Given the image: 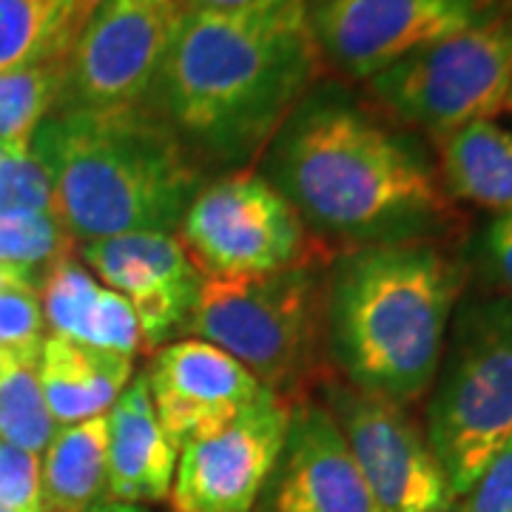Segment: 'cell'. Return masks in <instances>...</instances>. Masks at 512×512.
<instances>
[{
    "label": "cell",
    "instance_id": "cell-28",
    "mask_svg": "<svg viewBox=\"0 0 512 512\" xmlns=\"http://www.w3.org/2000/svg\"><path fill=\"white\" fill-rule=\"evenodd\" d=\"M453 512H512V439L484 467Z\"/></svg>",
    "mask_w": 512,
    "mask_h": 512
},
{
    "label": "cell",
    "instance_id": "cell-4",
    "mask_svg": "<svg viewBox=\"0 0 512 512\" xmlns=\"http://www.w3.org/2000/svg\"><path fill=\"white\" fill-rule=\"evenodd\" d=\"M74 242L177 234L205 171L148 109L55 111L32 140Z\"/></svg>",
    "mask_w": 512,
    "mask_h": 512
},
{
    "label": "cell",
    "instance_id": "cell-20",
    "mask_svg": "<svg viewBox=\"0 0 512 512\" xmlns=\"http://www.w3.org/2000/svg\"><path fill=\"white\" fill-rule=\"evenodd\" d=\"M106 416L60 427L40 461V512H92L106 487Z\"/></svg>",
    "mask_w": 512,
    "mask_h": 512
},
{
    "label": "cell",
    "instance_id": "cell-30",
    "mask_svg": "<svg viewBox=\"0 0 512 512\" xmlns=\"http://www.w3.org/2000/svg\"><path fill=\"white\" fill-rule=\"evenodd\" d=\"M265 3L271 0H183L185 12H242Z\"/></svg>",
    "mask_w": 512,
    "mask_h": 512
},
{
    "label": "cell",
    "instance_id": "cell-3",
    "mask_svg": "<svg viewBox=\"0 0 512 512\" xmlns=\"http://www.w3.org/2000/svg\"><path fill=\"white\" fill-rule=\"evenodd\" d=\"M461 291V265L433 239L342 251L330 265V362L365 393L416 404L433 387Z\"/></svg>",
    "mask_w": 512,
    "mask_h": 512
},
{
    "label": "cell",
    "instance_id": "cell-10",
    "mask_svg": "<svg viewBox=\"0 0 512 512\" xmlns=\"http://www.w3.org/2000/svg\"><path fill=\"white\" fill-rule=\"evenodd\" d=\"M325 407L382 512H453L456 495L402 404L328 379Z\"/></svg>",
    "mask_w": 512,
    "mask_h": 512
},
{
    "label": "cell",
    "instance_id": "cell-29",
    "mask_svg": "<svg viewBox=\"0 0 512 512\" xmlns=\"http://www.w3.org/2000/svg\"><path fill=\"white\" fill-rule=\"evenodd\" d=\"M487 265L493 271L495 282L512 296V214H504L487 228V242H484Z\"/></svg>",
    "mask_w": 512,
    "mask_h": 512
},
{
    "label": "cell",
    "instance_id": "cell-19",
    "mask_svg": "<svg viewBox=\"0 0 512 512\" xmlns=\"http://www.w3.org/2000/svg\"><path fill=\"white\" fill-rule=\"evenodd\" d=\"M441 183L458 200L512 214V131L478 120L441 137Z\"/></svg>",
    "mask_w": 512,
    "mask_h": 512
},
{
    "label": "cell",
    "instance_id": "cell-27",
    "mask_svg": "<svg viewBox=\"0 0 512 512\" xmlns=\"http://www.w3.org/2000/svg\"><path fill=\"white\" fill-rule=\"evenodd\" d=\"M0 504L12 512H40V456L0 441Z\"/></svg>",
    "mask_w": 512,
    "mask_h": 512
},
{
    "label": "cell",
    "instance_id": "cell-13",
    "mask_svg": "<svg viewBox=\"0 0 512 512\" xmlns=\"http://www.w3.org/2000/svg\"><path fill=\"white\" fill-rule=\"evenodd\" d=\"M80 259L131 305L143 345L165 348L188 333L205 276L185 254L177 234H128L83 242Z\"/></svg>",
    "mask_w": 512,
    "mask_h": 512
},
{
    "label": "cell",
    "instance_id": "cell-11",
    "mask_svg": "<svg viewBox=\"0 0 512 512\" xmlns=\"http://www.w3.org/2000/svg\"><path fill=\"white\" fill-rule=\"evenodd\" d=\"M504 0H308L319 55L350 80H370L456 35Z\"/></svg>",
    "mask_w": 512,
    "mask_h": 512
},
{
    "label": "cell",
    "instance_id": "cell-12",
    "mask_svg": "<svg viewBox=\"0 0 512 512\" xmlns=\"http://www.w3.org/2000/svg\"><path fill=\"white\" fill-rule=\"evenodd\" d=\"M293 404L262 390L251 407L211 436L180 447L174 512H254L282 456Z\"/></svg>",
    "mask_w": 512,
    "mask_h": 512
},
{
    "label": "cell",
    "instance_id": "cell-17",
    "mask_svg": "<svg viewBox=\"0 0 512 512\" xmlns=\"http://www.w3.org/2000/svg\"><path fill=\"white\" fill-rule=\"evenodd\" d=\"M46 328L86 348L137 356L143 348L140 322L126 299L94 282L92 271L77 259H60L40 288Z\"/></svg>",
    "mask_w": 512,
    "mask_h": 512
},
{
    "label": "cell",
    "instance_id": "cell-24",
    "mask_svg": "<svg viewBox=\"0 0 512 512\" xmlns=\"http://www.w3.org/2000/svg\"><path fill=\"white\" fill-rule=\"evenodd\" d=\"M72 254L74 239L55 211L0 217V265L35 291L57 262Z\"/></svg>",
    "mask_w": 512,
    "mask_h": 512
},
{
    "label": "cell",
    "instance_id": "cell-16",
    "mask_svg": "<svg viewBox=\"0 0 512 512\" xmlns=\"http://www.w3.org/2000/svg\"><path fill=\"white\" fill-rule=\"evenodd\" d=\"M106 490L117 504H151L171 493L180 450L165 436L146 376H134L106 413Z\"/></svg>",
    "mask_w": 512,
    "mask_h": 512
},
{
    "label": "cell",
    "instance_id": "cell-9",
    "mask_svg": "<svg viewBox=\"0 0 512 512\" xmlns=\"http://www.w3.org/2000/svg\"><path fill=\"white\" fill-rule=\"evenodd\" d=\"M183 15V0H100L69 55L60 109H146Z\"/></svg>",
    "mask_w": 512,
    "mask_h": 512
},
{
    "label": "cell",
    "instance_id": "cell-15",
    "mask_svg": "<svg viewBox=\"0 0 512 512\" xmlns=\"http://www.w3.org/2000/svg\"><path fill=\"white\" fill-rule=\"evenodd\" d=\"M259 512H382L322 402L291 410L282 456L256 501Z\"/></svg>",
    "mask_w": 512,
    "mask_h": 512
},
{
    "label": "cell",
    "instance_id": "cell-18",
    "mask_svg": "<svg viewBox=\"0 0 512 512\" xmlns=\"http://www.w3.org/2000/svg\"><path fill=\"white\" fill-rule=\"evenodd\" d=\"M134 359L86 348L49 333L37 356V379L57 427L106 416L134 379Z\"/></svg>",
    "mask_w": 512,
    "mask_h": 512
},
{
    "label": "cell",
    "instance_id": "cell-26",
    "mask_svg": "<svg viewBox=\"0 0 512 512\" xmlns=\"http://www.w3.org/2000/svg\"><path fill=\"white\" fill-rule=\"evenodd\" d=\"M46 339V316L40 305V291L15 282L0 293V353L40 356Z\"/></svg>",
    "mask_w": 512,
    "mask_h": 512
},
{
    "label": "cell",
    "instance_id": "cell-21",
    "mask_svg": "<svg viewBox=\"0 0 512 512\" xmlns=\"http://www.w3.org/2000/svg\"><path fill=\"white\" fill-rule=\"evenodd\" d=\"M100 0H0V72L66 60Z\"/></svg>",
    "mask_w": 512,
    "mask_h": 512
},
{
    "label": "cell",
    "instance_id": "cell-5",
    "mask_svg": "<svg viewBox=\"0 0 512 512\" xmlns=\"http://www.w3.org/2000/svg\"><path fill=\"white\" fill-rule=\"evenodd\" d=\"M333 259L274 274L202 279L188 333L234 356L276 399L302 404L313 384L330 379L325 362Z\"/></svg>",
    "mask_w": 512,
    "mask_h": 512
},
{
    "label": "cell",
    "instance_id": "cell-7",
    "mask_svg": "<svg viewBox=\"0 0 512 512\" xmlns=\"http://www.w3.org/2000/svg\"><path fill=\"white\" fill-rule=\"evenodd\" d=\"M367 89L393 120L436 143L470 123L493 120L507 109L512 89V0L370 77Z\"/></svg>",
    "mask_w": 512,
    "mask_h": 512
},
{
    "label": "cell",
    "instance_id": "cell-32",
    "mask_svg": "<svg viewBox=\"0 0 512 512\" xmlns=\"http://www.w3.org/2000/svg\"><path fill=\"white\" fill-rule=\"evenodd\" d=\"M504 111H512V89H510V97H507V109Z\"/></svg>",
    "mask_w": 512,
    "mask_h": 512
},
{
    "label": "cell",
    "instance_id": "cell-25",
    "mask_svg": "<svg viewBox=\"0 0 512 512\" xmlns=\"http://www.w3.org/2000/svg\"><path fill=\"white\" fill-rule=\"evenodd\" d=\"M55 211L52 183L29 154H9L0 148V217H20V214H43Z\"/></svg>",
    "mask_w": 512,
    "mask_h": 512
},
{
    "label": "cell",
    "instance_id": "cell-33",
    "mask_svg": "<svg viewBox=\"0 0 512 512\" xmlns=\"http://www.w3.org/2000/svg\"><path fill=\"white\" fill-rule=\"evenodd\" d=\"M0 512H12V510H6V507H3V504H0Z\"/></svg>",
    "mask_w": 512,
    "mask_h": 512
},
{
    "label": "cell",
    "instance_id": "cell-31",
    "mask_svg": "<svg viewBox=\"0 0 512 512\" xmlns=\"http://www.w3.org/2000/svg\"><path fill=\"white\" fill-rule=\"evenodd\" d=\"M15 282H20L18 276L12 274V271H6V268H3V265H0V293L6 291V288H9V285H15ZM23 285H26V282H23Z\"/></svg>",
    "mask_w": 512,
    "mask_h": 512
},
{
    "label": "cell",
    "instance_id": "cell-6",
    "mask_svg": "<svg viewBox=\"0 0 512 512\" xmlns=\"http://www.w3.org/2000/svg\"><path fill=\"white\" fill-rule=\"evenodd\" d=\"M424 436L456 501L512 439V296L495 293L456 308Z\"/></svg>",
    "mask_w": 512,
    "mask_h": 512
},
{
    "label": "cell",
    "instance_id": "cell-2",
    "mask_svg": "<svg viewBox=\"0 0 512 512\" xmlns=\"http://www.w3.org/2000/svg\"><path fill=\"white\" fill-rule=\"evenodd\" d=\"M262 174L330 251L421 242L450 220L436 168L407 134L333 83L279 128Z\"/></svg>",
    "mask_w": 512,
    "mask_h": 512
},
{
    "label": "cell",
    "instance_id": "cell-23",
    "mask_svg": "<svg viewBox=\"0 0 512 512\" xmlns=\"http://www.w3.org/2000/svg\"><path fill=\"white\" fill-rule=\"evenodd\" d=\"M57 430L37 379V356L0 353V441L40 456Z\"/></svg>",
    "mask_w": 512,
    "mask_h": 512
},
{
    "label": "cell",
    "instance_id": "cell-22",
    "mask_svg": "<svg viewBox=\"0 0 512 512\" xmlns=\"http://www.w3.org/2000/svg\"><path fill=\"white\" fill-rule=\"evenodd\" d=\"M69 80V57L0 72V148L29 154L40 126L60 111Z\"/></svg>",
    "mask_w": 512,
    "mask_h": 512
},
{
    "label": "cell",
    "instance_id": "cell-1",
    "mask_svg": "<svg viewBox=\"0 0 512 512\" xmlns=\"http://www.w3.org/2000/svg\"><path fill=\"white\" fill-rule=\"evenodd\" d=\"M308 0L242 12H185L148 109L177 134L202 171L251 168L322 80Z\"/></svg>",
    "mask_w": 512,
    "mask_h": 512
},
{
    "label": "cell",
    "instance_id": "cell-14",
    "mask_svg": "<svg viewBox=\"0 0 512 512\" xmlns=\"http://www.w3.org/2000/svg\"><path fill=\"white\" fill-rule=\"evenodd\" d=\"M146 382L157 419L177 450L217 433L262 396V384L234 356L194 336L157 350Z\"/></svg>",
    "mask_w": 512,
    "mask_h": 512
},
{
    "label": "cell",
    "instance_id": "cell-8",
    "mask_svg": "<svg viewBox=\"0 0 512 512\" xmlns=\"http://www.w3.org/2000/svg\"><path fill=\"white\" fill-rule=\"evenodd\" d=\"M177 237L205 279L274 274L336 256L308 231L282 191L254 168L205 180Z\"/></svg>",
    "mask_w": 512,
    "mask_h": 512
}]
</instances>
